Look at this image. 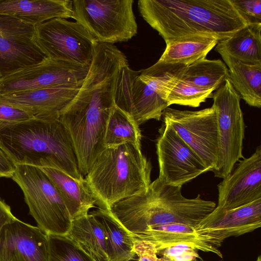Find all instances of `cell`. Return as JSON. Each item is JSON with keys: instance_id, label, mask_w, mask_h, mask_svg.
Masks as SVG:
<instances>
[{"instance_id": "obj_35", "label": "cell", "mask_w": 261, "mask_h": 261, "mask_svg": "<svg viewBox=\"0 0 261 261\" xmlns=\"http://www.w3.org/2000/svg\"><path fill=\"white\" fill-rule=\"evenodd\" d=\"M15 168L16 165L0 147V177L11 178Z\"/></svg>"}, {"instance_id": "obj_32", "label": "cell", "mask_w": 261, "mask_h": 261, "mask_svg": "<svg viewBox=\"0 0 261 261\" xmlns=\"http://www.w3.org/2000/svg\"><path fill=\"white\" fill-rule=\"evenodd\" d=\"M247 25L261 24V0H230Z\"/></svg>"}, {"instance_id": "obj_15", "label": "cell", "mask_w": 261, "mask_h": 261, "mask_svg": "<svg viewBox=\"0 0 261 261\" xmlns=\"http://www.w3.org/2000/svg\"><path fill=\"white\" fill-rule=\"evenodd\" d=\"M261 226V199L231 209H215L202 219L196 231L217 248L227 238L251 232Z\"/></svg>"}, {"instance_id": "obj_7", "label": "cell", "mask_w": 261, "mask_h": 261, "mask_svg": "<svg viewBox=\"0 0 261 261\" xmlns=\"http://www.w3.org/2000/svg\"><path fill=\"white\" fill-rule=\"evenodd\" d=\"M133 0H74L73 19L97 43L127 41L138 32Z\"/></svg>"}, {"instance_id": "obj_37", "label": "cell", "mask_w": 261, "mask_h": 261, "mask_svg": "<svg viewBox=\"0 0 261 261\" xmlns=\"http://www.w3.org/2000/svg\"><path fill=\"white\" fill-rule=\"evenodd\" d=\"M137 257L136 255V256L133 259L129 260L128 261H137Z\"/></svg>"}, {"instance_id": "obj_34", "label": "cell", "mask_w": 261, "mask_h": 261, "mask_svg": "<svg viewBox=\"0 0 261 261\" xmlns=\"http://www.w3.org/2000/svg\"><path fill=\"white\" fill-rule=\"evenodd\" d=\"M133 249L137 261H162L157 256L155 245L151 242L134 239Z\"/></svg>"}, {"instance_id": "obj_30", "label": "cell", "mask_w": 261, "mask_h": 261, "mask_svg": "<svg viewBox=\"0 0 261 261\" xmlns=\"http://www.w3.org/2000/svg\"><path fill=\"white\" fill-rule=\"evenodd\" d=\"M47 235L50 261H94L67 236Z\"/></svg>"}, {"instance_id": "obj_4", "label": "cell", "mask_w": 261, "mask_h": 261, "mask_svg": "<svg viewBox=\"0 0 261 261\" xmlns=\"http://www.w3.org/2000/svg\"><path fill=\"white\" fill-rule=\"evenodd\" d=\"M151 169L141 149L125 144L105 148L84 178L96 205L110 210L119 201L146 190L151 182Z\"/></svg>"}, {"instance_id": "obj_11", "label": "cell", "mask_w": 261, "mask_h": 261, "mask_svg": "<svg viewBox=\"0 0 261 261\" xmlns=\"http://www.w3.org/2000/svg\"><path fill=\"white\" fill-rule=\"evenodd\" d=\"M164 123L172 128L212 171L218 155V132L214 108L191 111L167 108Z\"/></svg>"}, {"instance_id": "obj_13", "label": "cell", "mask_w": 261, "mask_h": 261, "mask_svg": "<svg viewBox=\"0 0 261 261\" xmlns=\"http://www.w3.org/2000/svg\"><path fill=\"white\" fill-rule=\"evenodd\" d=\"M159 132L156 142L159 177L165 182L181 187L208 171L202 160L169 125L164 123Z\"/></svg>"}, {"instance_id": "obj_8", "label": "cell", "mask_w": 261, "mask_h": 261, "mask_svg": "<svg viewBox=\"0 0 261 261\" xmlns=\"http://www.w3.org/2000/svg\"><path fill=\"white\" fill-rule=\"evenodd\" d=\"M212 98L218 132V159L212 171L215 176L223 179L243 158L245 124L240 96L228 79L213 93Z\"/></svg>"}, {"instance_id": "obj_31", "label": "cell", "mask_w": 261, "mask_h": 261, "mask_svg": "<svg viewBox=\"0 0 261 261\" xmlns=\"http://www.w3.org/2000/svg\"><path fill=\"white\" fill-rule=\"evenodd\" d=\"M197 249L186 243H179L168 246L159 251L162 261H198L201 257Z\"/></svg>"}, {"instance_id": "obj_12", "label": "cell", "mask_w": 261, "mask_h": 261, "mask_svg": "<svg viewBox=\"0 0 261 261\" xmlns=\"http://www.w3.org/2000/svg\"><path fill=\"white\" fill-rule=\"evenodd\" d=\"M90 66L47 58L38 64L1 77L0 95L52 87L81 86Z\"/></svg>"}, {"instance_id": "obj_17", "label": "cell", "mask_w": 261, "mask_h": 261, "mask_svg": "<svg viewBox=\"0 0 261 261\" xmlns=\"http://www.w3.org/2000/svg\"><path fill=\"white\" fill-rule=\"evenodd\" d=\"M0 261H50L48 235L17 218L0 231Z\"/></svg>"}, {"instance_id": "obj_16", "label": "cell", "mask_w": 261, "mask_h": 261, "mask_svg": "<svg viewBox=\"0 0 261 261\" xmlns=\"http://www.w3.org/2000/svg\"><path fill=\"white\" fill-rule=\"evenodd\" d=\"M217 207L238 208L261 199V148L240 161L234 170L218 185Z\"/></svg>"}, {"instance_id": "obj_33", "label": "cell", "mask_w": 261, "mask_h": 261, "mask_svg": "<svg viewBox=\"0 0 261 261\" xmlns=\"http://www.w3.org/2000/svg\"><path fill=\"white\" fill-rule=\"evenodd\" d=\"M34 118L27 110L0 101V128Z\"/></svg>"}, {"instance_id": "obj_23", "label": "cell", "mask_w": 261, "mask_h": 261, "mask_svg": "<svg viewBox=\"0 0 261 261\" xmlns=\"http://www.w3.org/2000/svg\"><path fill=\"white\" fill-rule=\"evenodd\" d=\"M67 236L94 261H109L104 230L91 212L73 219Z\"/></svg>"}, {"instance_id": "obj_1", "label": "cell", "mask_w": 261, "mask_h": 261, "mask_svg": "<svg viewBox=\"0 0 261 261\" xmlns=\"http://www.w3.org/2000/svg\"><path fill=\"white\" fill-rule=\"evenodd\" d=\"M138 7L165 41L197 35L220 41L247 25L230 0H140Z\"/></svg>"}, {"instance_id": "obj_38", "label": "cell", "mask_w": 261, "mask_h": 261, "mask_svg": "<svg viewBox=\"0 0 261 261\" xmlns=\"http://www.w3.org/2000/svg\"><path fill=\"white\" fill-rule=\"evenodd\" d=\"M256 261H261V257L260 255L257 257Z\"/></svg>"}, {"instance_id": "obj_24", "label": "cell", "mask_w": 261, "mask_h": 261, "mask_svg": "<svg viewBox=\"0 0 261 261\" xmlns=\"http://www.w3.org/2000/svg\"><path fill=\"white\" fill-rule=\"evenodd\" d=\"M219 39L214 36L197 35L165 41V51L158 60L168 63L190 65L205 58Z\"/></svg>"}, {"instance_id": "obj_20", "label": "cell", "mask_w": 261, "mask_h": 261, "mask_svg": "<svg viewBox=\"0 0 261 261\" xmlns=\"http://www.w3.org/2000/svg\"><path fill=\"white\" fill-rule=\"evenodd\" d=\"M40 168L56 188L72 220L88 214L89 210L96 205V200L88 188L85 178H74L56 166Z\"/></svg>"}, {"instance_id": "obj_18", "label": "cell", "mask_w": 261, "mask_h": 261, "mask_svg": "<svg viewBox=\"0 0 261 261\" xmlns=\"http://www.w3.org/2000/svg\"><path fill=\"white\" fill-rule=\"evenodd\" d=\"M81 86H62L0 95V101L30 112L34 117L59 119Z\"/></svg>"}, {"instance_id": "obj_5", "label": "cell", "mask_w": 261, "mask_h": 261, "mask_svg": "<svg viewBox=\"0 0 261 261\" xmlns=\"http://www.w3.org/2000/svg\"><path fill=\"white\" fill-rule=\"evenodd\" d=\"M115 106L114 95L110 89L99 85H87L59 117L71 138L83 176L105 148L106 127Z\"/></svg>"}, {"instance_id": "obj_9", "label": "cell", "mask_w": 261, "mask_h": 261, "mask_svg": "<svg viewBox=\"0 0 261 261\" xmlns=\"http://www.w3.org/2000/svg\"><path fill=\"white\" fill-rule=\"evenodd\" d=\"M34 41L47 58L90 66L97 41L77 21L55 18L34 27Z\"/></svg>"}, {"instance_id": "obj_22", "label": "cell", "mask_w": 261, "mask_h": 261, "mask_svg": "<svg viewBox=\"0 0 261 261\" xmlns=\"http://www.w3.org/2000/svg\"><path fill=\"white\" fill-rule=\"evenodd\" d=\"M228 67V79L247 104L261 107V64L243 63L224 53H219Z\"/></svg>"}, {"instance_id": "obj_6", "label": "cell", "mask_w": 261, "mask_h": 261, "mask_svg": "<svg viewBox=\"0 0 261 261\" xmlns=\"http://www.w3.org/2000/svg\"><path fill=\"white\" fill-rule=\"evenodd\" d=\"M11 178L21 189L30 214L47 234L67 236L72 219L56 188L40 168L17 165Z\"/></svg>"}, {"instance_id": "obj_25", "label": "cell", "mask_w": 261, "mask_h": 261, "mask_svg": "<svg viewBox=\"0 0 261 261\" xmlns=\"http://www.w3.org/2000/svg\"><path fill=\"white\" fill-rule=\"evenodd\" d=\"M102 226L106 238L109 261H128L136 254L134 239L110 210L100 208L91 212Z\"/></svg>"}, {"instance_id": "obj_36", "label": "cell", "mask_w": 261, "mask_h": 261, "mask_svg": "<svg viewBox=\"0 0 261 261\" xmlns=\"http://www.w3.org/2000/svg\"><path fill=\"white\" fill-rule=\"evenodd\" d=\"M16 219L12 213L9 205L0 198V231L4 225Z\"/></svg>"}, {"instance_id": "obj_2", "label": "cell", "mask_w": 261, "mask_h": 261, "mask_svg": "<svg viewBox=\"0 0 261 261\" xmlns=\"http://www.w3.org/2000/svg\"><path fill=\"white\" fill-rule=\"evenodd\" d=\"M181 188L158 177L146 190L119 201L110 211L133 238L148 228L169 223L194 227L216 204L202 199L200 194L187 198Z\"/></svg>"}, {"instance_id": "obj_14", "label": "cell", "mask_w": 261, "mask_h": 261, "mask_svg": "<svg viewBox=\"0 0 261 261\" xmlns=\"http://www.w3.org/2000/svg\"><path fill=\"white\" fill-rule=\"evenodd\" d=\"M34 27L0 14V77L47 58L34 41Z\"/></svg>"}, {"instance_id": "obj_29", "label": "cell", "mask_w": 261, "mask_h": 261, "mask_svg": "<svg viewBox=\"0 0 261 261\" xmlns=\"http://www.w3.org/2000/svg\"><path fill=\"white\" fill-rule=\"evenodd\" d=\"M213 91L195 87L180 79L169 94L167 101L169 106L177 104L198 107L207 98L212 97Z\"/></svg>"}, {"instance_id": "obj_26", "label": "cell", "mask_w": 261, "mask_h": 261, "mask_svg": "<svg viewBox=\"0 0 261 261\" xmlns=\"http://www.w3.org/2000/svg\"><path fill=\"white\" fill-rule=\"evenodd\" d=\"M260 30L261 24L247 25L219 41L215 50L244 63L261 64Z\"/></svg>"}, {"instance_id": "obj_10", "label": "cell", "mask_w": 261, "mask_h": 261, "mask_svg": "<svg viewBox=\"0 0 261 261\" xmlns=\"http://www.w3.org/2000/svg\"><path fill=\"white\" fill-rule=\"evenodd\" d=\"M140 71L132 70L126 59L120 67L116 81L115 104L140 125L150 119L160 120L169 107L170 93L161 83L139 78Z\"/></svg>"}, {"instance_id": "obj_27", "label": "cell", "mask_w": 261, "mask_h": 261, "mask_svg": "<svg viewBox=\"0 0 261 261\" xmlns=\"http://www.w3.org/2000/svg\"><path fill=\"white\" fill-rule=\"evenodd\" d=\"M141 138L139 125L129 115L115 106L106 127L105 148L131 144L141 149Z\"/></svg>"}, {"instance_id": "obj_28", "label": "cell", "mask_w": 261, "mask_h": 261, "mask_svg": "<svg viewBox=\"0 0 261 261\" xmlns=\"http://www.w3.org/2000/svg\"><path fill=\"white\" fill-rule=\"evenodd\" d=\"M228 77V68L221 60L205 58L189 65L180 80L195 87L214 91Z\"/></svg>"}, {"instance_id": "obj_3", "label": "cell", "mask_w": 261, "mask_h": 261, "mask_svg": "<svg viewBox=\"0 0 261 261\" xmlns=\"http://www.w3.org/2000/svg\"><path fill=\"white\" fill-rule=\"evenodd\" d=\"M0 147L15 165L56 166L84 179L70 135L59 119L34 117L0 128Z\"/></svg>"}, {"instance_id": "obj_19", "label": "cell", "mask_w": 261, "mask_h": 261, "mask_svg": "<svg viewBox=\"0 0 261 261\" xmlns=\"http://www.w3.org/2000/svg\"><path fill=\"white\" fill-rule=\"evenodd\" d=\"M0 14L13 16L33 25L55 18H73L72 1L0 0Z\"/></svg>"}, {"instance_id": "obj_21", "label": "cell", "mask_w": 261, "mask_h": 261, "mask_svg": "<svg viewBox=\"0 0 261 261\" xmlns=\"http://www.w3.org/2000/svg\"><path fill=\"white\" fill-rule=\"evenodd\" d=\"M134 239L153 243L158 253L172 245L186 243L197 250L214 253L222 258L218 248L198 234L194 227L182 224L169 223L151 227L141 232Z\"/></svg>"}]
</instances>
